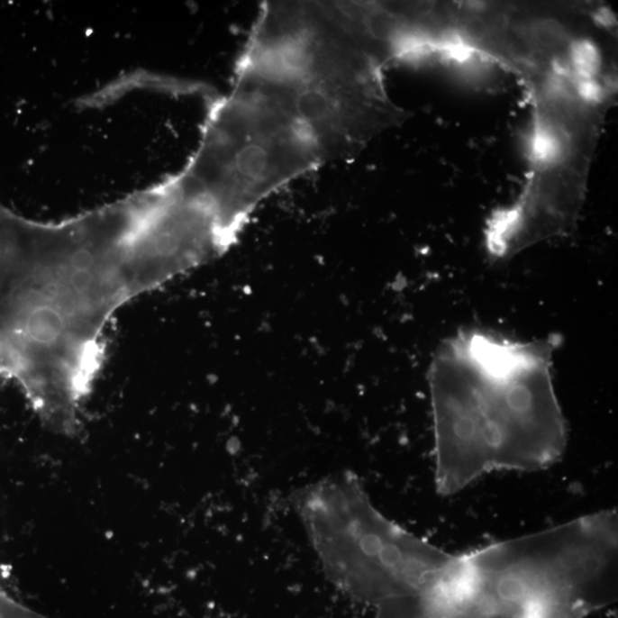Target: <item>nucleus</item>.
I'll return each instance as SVG.
<instances>
[{
	"label": "nucleus",
	"instance_id": "nucleus-1",
	"mask_svg": "<svg viewBox=\"0 0 618 618\" xmlns=\"http://www.w3.org/2000/svg\"><path fill=\"white\" fill-rule=\"evenodd\" d=\"M159 286L154 267L97 211L46 223L0 203V376L50 431L77 433L109 322Z\"/></svg>",
	"mask_w": 618,
	"mask_h": 618
},
{
	"label": "nucleus",
	"instance_id": "nucleus-2",
	"mask_svg": "<svg viewBox=\"0 0 618 618\" xmlns=\"http://www.w3.org/2000/svg\"><path fill=\"white\" fill-rule=\"evenodd\" d=\"M559 345V336L516 341L467 330L439 347L430 391L440 495L494 471H541L561 459L568 438L551 371Z\"/></svg>",
	"mask_w": 618,
	"mask_h": 618
}]
</instances>
